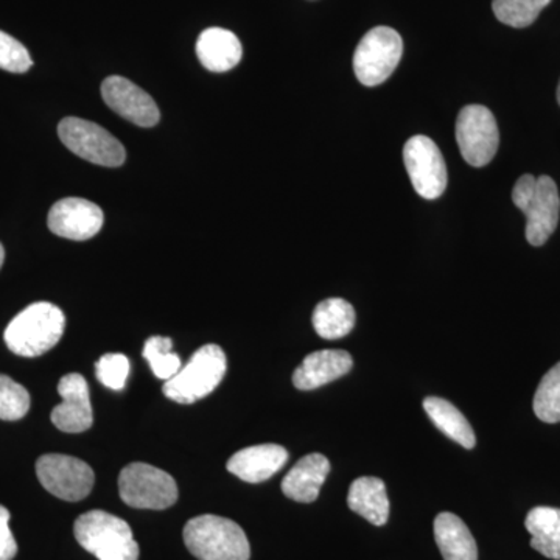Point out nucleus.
<instances>
[{"label":"nucleus","instance_id":"nucleus-23","mask_svg":"<svg viewBox=\"0 0 560 560\" xmlns=\"http://www.w3.org/2000/svg\"><path fill=\"white\" fill-rule=\"evenodd\" d=\"M355 308L341 298L319 302L313 312V327L324 340H340L355 326Z\"/></svg>","mask_w":560,"mask_h":560},{"label":"nucleus","instance_id":"nucleus-16","mask_svg":"<svg viewBox=\"0 0 560 560\" xmlns=\"http://www.w3.org/2000/svg\"><path fill=\"white\" fill-rule=\"evenodd\" d=\"M353 360L346 350H316L304 361L293 374V385L301 390L318 389L345 377L352 370Z\"/></svg>","mask_w":560,"mask_h":560},{"label":"nucleus","instance_id":"nucleus-2","mask_svg":"<svg viewBox=\"0 0 560 560\" xmlns=\"http://www.w3.org/2000/svg\"><path fill=\"white\" fill-rule=\"evenodd\" d=\"M184 544L200 560H249L248 537L241 525L219 515H200L184 526Z\"/></svg>","mask_w":560,"mask_h":560},{"label":"nucleus","instance_id":"nucleus-32","mask_svg":"<svg viewBox=\"0 0 560 560\" xmlns=\"http://www.w3.org/2000/svg\"><path fill=\"white\" fill-rule=\"evenodd\" d=\"M3 260H5V249H3L2 243H0V268H2Z\"/></svg>","mask_w":560,"mask_h":560},{"label":"nucleus","instance_id":"nucleus-25","mask_svg":"<svg viewBox=\"0 0 560 560\" xmlns=\"http://www.w3.org/2000/svg\"><path fill=\"white\" fill-rule=\"evenodd\" d=\"M173 341L167 337H151L143 346V359L149 361L151 371L162 381H171L183 368L178 353L172 352Z\"/></svg>","mask_w":560,"mask_h":560},{"label":"nucleus","instance_id":"nucleus-22","mask_svg":"<svg viewBox=\"0 0 560 560\" xmlns=\"http://www.w3.org/2000/svg\"><path fill=\"white\" fill-rule=\"evenodd\" d=\"M530 534V548L545 558L560 560V510L537 506L528 512L525 521Z\"/></svg>","mask_w":560,"mask_h":560},{"label":"nucleus","instance_id":"nucleus-9","mask_svg":"<svg viewBox=\"0 0 560 560\" xmlns=\"http://www.w3.org/2000/svg\"><path fill=\"white\" fill-rule=\"evenodd\" d=\"M36 475L44 489L65 501L86 499L94 488V470L73 456L58 453L40 456L36 460Z\"/></svg>","mask_w":560,"mask_h":560},{"label":"nucleus","instance_id":"nucleus-28","mask_svg":"<svg viewBox=\"0 0 560 560\" xmlns=\"http://www.w3.org/2000/svg\"><path fill=\"white\" fill-rule=\"evenodd\" d=\"M128 375H130V361L124 353H106L97 361V378L106 388L124 389Z\"/></svg>","mask_w":560,"mask_h":560},{"label":"nucleus","instance_id":"nucleus-3","mask_svg":"<svg viewBox=\"0 0 560 560\" xmlns=\"http://www.w3.org/2000/svg\"><path fill=\"white\" fill-rule=\"evenodd\" d=\"M81 547L98 560H139V545L127 522L105 511L80 515L73 525Z\"/></svg>","mask_w":560,"mask_h":560},{"label":"nucleus","instance_id":"nucleus-31","mask_svg":"<svg viewBox=\"0 0 560 560\" xmlns=\"http://www.w3.org/2000/svg\"><path fill=\"white\" fill-rule=\"evenodd\" d=\"M536 176L523 175L521 179L515 183L514 190H512V201L518 209H523L526 202L533 197L534 189H536Z\"/></svg>","mask_w":560,"mask_h":560},{"label":"nucleus","instance_id":"nucleus-19","mask_svg":"<svg viewBox=\"0 0 560 560\" xmlns=\"http://www.w3.org/2000/svg\"><path fill=\"white\" fill-rule=\"evenodd\" d=\"M348 506L372 525H386L389 521V499L385 482L375 477L357 478L349 489Z\"/></svg>","mask_w":560,"mask_h":560},{"label":"nucleus","instance_id":"nucleus-11","mask_svg":"<svg viewBox=\"0 0 560 560\" xmlns=\"http://www.w3.org/2000/svg\"><path fill=\"white\" fill-rule=\"evenodd\" d=\"M102 97L114 113L142 128H151L161 119L156 102L124 77H109L103 81Z\"/></svg>","mask_w":560,"mask_h":560},{"label":"nucleus","instance_id":"nucleus-6","mask_svg":"<svg viewBox=\"0 0 560 560\" xmlns=\"http://www.w3.org/2000/svg\"><path fill=\"white\" fill-rule=\"evenodd\" d=\"M404 54V40L389 27H375L360 40L353 55V70L364 86H378L393 75Z\"/></svg>","mask_w":560,"mask_h":560},{"label":"nucleus","instance_id":"nucleus-17","mask_svg":"<svg viewBox=\"0 0 560 560\" xmlns=\"http://www.w3.org/2000/svg\"><path fill=\"white\" fill-rule=\"evenodd\" d=\"M330 474V463L320 453H312L294 464L282 481V492L298 503H313Z\"/></svg>","mask_w":560,"mask_h":560},{"label":"nucleus","instance_id":"nucleus-5","mask_svg":"<svg viewBox=\"0 0 560 560\" xmlns=\"http://www.w3.org/2000/svg\"><path fill=\"white\" fill-rule=\"evenodd\" d=\"M119 493L124 503L136 510L162 511L178 500V486L167 471L132 463L120 471Z\"/></svg>","mask_w":560,"mask_h":560},{"label":"nucleus","instance_id":"nucleus-27","mask_svg":"<svg viewBox=\"0 0 560 560\" xmlns=\"http://www.w3.org/2000/svg\"><path fill=\"white\" fill-rule=\"evenodd\" d=\"M31 410V394L9 375L0 374V419L20 420Z\"/></svg>","mask_w":560,"mask_h":560},{"label":"nucleus","instance_id":"nucleus-13","mask_svg":"<svg viewBox=\"0 0 560 560\" xmlns=\"http://www.w3.org/2000/svg\"><path fill=\"white\" fill-rule=\"evenodd\" d=\"M61 404L54 408L50 419L58 430L65 433H83L94 422L90 399V386L86 378L77 372L65 375L58 383Z\"/></svg>","mask_w":560,"mask_h":560},{"label":"nucleus","instance_id":"nucleus-14","mask_svg":"<svg viewBox=\"0 0 560 560\" xmlns=\"http://www.w3.org/2000/svg\"><path fill=\"white\" fill-rule=\"evenodd\" d=\"M522 212L526 215V241L533 246L545 245L559 223L560 197L555 179L539 176L533 197Z\"/></svg>","mask_w":560,"mask_h":560},{"label":"nucleus","instance_id":"nucleus-29","mask_svg":"<svg viewBox=\"0 0 560 560\" xmlns=\"http://www.w3.org/2000/svg\"><path fill=\"white\" fill-rule=\"evenodd\" d=\"M33 66V60L24 44L9 33L0 31V69L7 72L24 73Z\"/></svg>","mask_w":560,"mask_h":560},{"label":"nucleus","instance_id":"nucleus-33","mask_svg":"<svg viewBox=\"0 0 560 560\" xmlns=\"http://www.w3.org/2000/svg\"><path fill=\"white\" fill-rule=\"evenodd\" d=\"M558 102H559V105H560V81H559V88H558Z\"/></svg>","mask_w":560,"mask_h":560},{"label":"nucleus","instance_id":"nucleus-26","mask_svg":"<svg viewBox=\"0 0 560 560\" xmlns=\"http://www.w3.org/2000/svg\"><path fill=\"white\" fill-rule=\"evenodd\" d=\"M551 0H493L497 20L514 28L529 27Z\"/></svg>","mask_w":560,"mask_h":560},{"label":"nucleus","instance_id":"nucleus-4","mask_svg":"<svg viewBox=\"0 0 560 560\" xmlns=\"http://www.w3.org/2000/svg\"><path fill=\"white\" fill-rule=\"evenodd\" d=\"M226 355L220 346H202L175 377L165 382L162 393L178 404H195L215 390L226 374Z\"/></svg>","mask_w":560,"mask_h":560},{"label":"nucleus","instance_id":"nucleus-21","mask_svg":"<svg viewBox=\"0 0 560 560\" xmlns=\"http://www.w3.org/2000/svg\"><path fill=\"white\" fill-rule=\"evenodd\" d=\"M423 410L433 425L456 444L463 445L467 451L477 445V436H475L469 420L451 401L441 399V397H427L423 400Z\"/></svg>","mask_w":560,"mask_h":560},{"label":"nucleus","instance_id":"nucleus-10","mask_svg":"<svg viewBox=\"0 0 560 560\" xmlns=\"http://www.w3.org/2000/svg\"><path fill=\"white\" fill-rule=\"evenodd\" d=\"M404 162L412 187L425 200H436L447 189V165L436 143L415 136L405 143Z\"/></svg>","mask_w":560,"mask_h":560},{"label":"nucleus","instance_id":"nucleus-30","mask_svg":"<svg viewBox=\"0 0 560 560\" xmlns=\"http://www.w3.org/2000/svg\"><path fill=\"white\" fill-rule=\"evenodd\" d=\"M10 511L0 504V560H13L18 544L10 529Z\"/></svg>","mask_w":560,"mask_h":560},{"label":"nucleus","instance_id":"nucleus-20","mask_svg":"<svg viewBox=\"0 0 560 560\" xmlns=\"http://www.w3.org/2000/svg\"><path fill=\"white\" fill-rule=\"evenodd\" d=\"M434 540L444 560H478V547L470 529L458 515L441 512L434 518Z\"/></svg>","mask_w":560,"mask_h":560},{"label":"nucleus","instance_id":"nucleus-18","mask_svg":"<svg viewBox=\"0 0 560 560\" xmlns=\"http://www.w3.org/2000/svg\"><path fill=\"white\" fill-rule=\"evenodd\" d=\"M197 55L210 72H228L241 62L243 49L234 33L212 27L202 32L198 38Z\"/></svg>","mask_w":560,"mask_h":560},{"label":"nucleus","instance_id":"nucleus-8","mask_svg":"<svg viewBox=\"0 0 560 560\" xmlns=\"http://www.w3.org/2000/svg\"><path fill=\"white\" fill-rule=\"evenodd\" d=\"M456 140L467 164L485 167L493 160L500 145L495 117L486 106H466L459 110L456 120Z\"/></svg>","mask_w":560,"mask_h":560},{"label":"nucleus","instance_id":"nucleus-7","mask_svg":"<svg viewBox=\"0 0 560 560\" xmlns=\"http://www.w3.org/2000/svg\"><path fill=\"white\" fill-rule=\"evenodd\" d=\"M61 142L81 160L103 167H120L127 151L119 140L101 125L79 117H66L58 125Z\"/></svg>","mask_w":560,"mask_h":560},{"label":"nucleus","instance_id":"nucleus-12","mask_svg":"<svg viewBox=\"0 0 560 560\" xmlns=\"http://www.w3.org/2000/svg\"><path fill=\"white\" fill-rule=\"evenodd\" d=\"M103 220V210L94 202L83 198H65L51 206L47 224L58 237L84 242L101 232Z\"/></svg>","mask_w":560,"mask_h":560},{"label":"nucleus","instance_id":"nucleus-24","mask_svg":"<svg viewBox=\"0 0 560 560\" xmlns=\"http://www.w3.org/2000/svg\"><path fill=\"white\" fill-rule=\"evenodd\" d=\"M533 408L541 422H560V361L541 378L534 394Z\"/></svg>","mask_w":560,"mask_h":560},{"label":"nucleus","instance_id":"nucleus-15","mask_svg":"<svg viewBox=\"0 0 560 560\" xmlns=\"http://www.w3.org/2000/svg\"><path fill=\"white\" fill-rule=\"evenodd\" d=\"M289 460L282 445L260 444L243 448L228 460V470L242 481L257 485L270 480Z\"/></svg>","mask_w":560,"mask_h":560},{"label":"nucleus","instance_id":"nucleus-1","mask_svg":"<svg viewBox=\"0 0 560 560\" xmlns=\"http://www.w3.org/2000/svg\"><path fill=\"white\" fill-rule=\"evenodd\" d=\"M65 327L61 308L50 302H36L11 320L3 340L16 355L35 359L60 342Z\"/></svg>","mask_w":560,"mask_h":560}]
</instances>
